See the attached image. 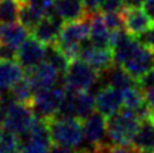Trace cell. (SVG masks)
I'll list each match as a JSON object with an SVG mask.
<instances>
[{
    "label": "cell",
    "instance_id": "f1b7e54d",
    "mask_svg": "<svg viewBox=\"0 0 154 153\" xmlns=\"http://www.w3.org/2000/svg\"><path fill=\"white\" fill-rule=\"evenodd\" d=\"M136 86L139 87L143 92L154 88V68L148 70V72L145 74H143L140 78H137L136 79Z\"/></svg>",
    "mask_w": 154,
    "mask_h": 153
},
{
    "label": "cell",
    "instance_id": "b9f144b4",
    "mask_svg": "<svg viewBox=\"0 0 154 153\" xmlns=\"http://www.w3.org/2000/svg\"><path fill=\"white\" fill-rule=\"evenodd\" d=\"M0 98H2V91H0Z\"/></svg>",
    "mask_w": 154,
    "mask_h": 153
},
{
    "label": "cell",
    "instance_id": "4dcf8cb0",
    "mask_svg": "<svg viewBox=\"0 0 154 153\" xmlns=\"http://www.w3.org/2000/svg\"><path fill=\"white\" fill-rule=\"evenodd\" d=\"M0 60H17V48L0 42Z\"/></svg>",
    "mask_w": 154,
    "mask_h": 153
},
{
    "label": "cell",
    "instance_id": "2e32d148",
    "mask_svg": "<svg viewBox=\"0 0 154 153\" xmlns=\"http://www.w3.org/2000/svg\"><path fill=\"white\" fill-rule=\"evenodd\" d=\"M89 24H91V33H89L91 42L101 47H109L111 30L106 24V20L103 18V13L102 12L89 13Z\"/></svg>",
    "mask_w": 154,
    "mask_h": 153
},
{
    "label": "cell",
    "instance_id": "7c38bea8",
    "mask_svg": "<svg viewBox=\"0 0 154 153\" xmlns=\"http://www.w3.org/2000/svg\"><path fill=\"white\" fill-rule=\"evenodd\" d=\"M24 72L26 75L31 79L36 92L55 87L60 75L59 70L46 60L31 69H24Z\"/></svg>",
    "mask_w": 154,
    "mask_h": 153
},
{
    "label": "cell",
    "instance_id": "277c9868",
    "mask_svg": "<svg viewBox=\"0 0 154 153\" xmlns=\"http://www.w3.org/2000/svg\"><path fill=\"white\" fill-rule=\"evenodd\" d=\"M65 97V88L63 87H52L48 89L35 92L32 98L31 107L37 117L50 120L57 115L60 106Z\"/></svg>",
    "mask_w": 154,
    "mask_h": 153
},
{
    "label": "cell",
    "instance_id": "484cf974",
    "mask_svg": "<svg viewBox=\"0 0 154 153\" xmlns=\"http://www.w3.org/2000/svg\"><path fill=\"white\" fill-rule=\"evenodd\" d=\"M46 61L51 63L55 68L59 70V73L61 74L63 76L66 73V70L69 68L70 61L66 59V56L59 50V48L55 45H48L47 50H46Z\"/></svg>",
    "mask_w": 154,
    "mask_h": 153
},
{
    "label": "cell",
    "instance_id": "f35d334b",
    "mask_svg": "<svg viewBox=\"0 0 154 153\" xmlns=\"http://www.w3.org/2000/svg\"><path fill=\"white\" fill-rule=\"evenodd\" d=\"M145 0H125L126 7H143Z\"/></svg>",
    "mask_w": 154,
    "mask_h": 153
},
{
    "label": "cell",
    "instance_id": "603a6c76",
    "mask_svg": "<svg viewBox=\"0 0 154 153\" xmlns=\"http://www.w3.org/2000/svg\"><path fill=\"white\" fill-rule=\"evenodd\" d=\"M12 97L15 102H20V103H26V105L31 106L32 98L35 96V87L32 84L31 79L24 74V76L22 79H19L12 88Z\"/></svg>",
    "mask_w": 154,
    "mask_h": 153
},
{
    "label": "cell",
    "instance_id": "d6986e66",
    "mask_svg": "<svg viewBox=\"0 0 154 153\" xmlns=\"http://www.w3.org/2000/svg\"><path fill=\"white\" fill-rule=\"evenodd\" d=\"M29 35V30H27L23 24L10 23L3 24L0 27V42L17 48L23 43Z\"/></svg>",
    "mask_w": 154,
    "mask_h": 153
},
{
    "label": "cell",
    "instance_id": "7a4b0ae2",
    "mask_svg": "<svg viewBox=\"0 0 154 153\" xmlns=\"http://www.w3.org/2000/svg\"><path fill=\"white\" fill-rule=\"evenodd\" d=\"M52 143L76 149L84 139L83 123L78 117H52L48 120Z\"/></svg>",
    "mask_w": 154,
    "mask_h": 153
},
{
    "label": "cell",
    "instance_id": "836d02e7",
    "mask_svg": "<svg viewBox=\"0 0 154 153\" xmlns=\"http://www.w3.org/2000/svg\"><path fill=\"white\" fill-rule=\"evenodd\" d=\"M83 3L85 4L88 12L93 13V12H98V10H101L103 0H83Z\"/></svg>",
    "mask_w": 154,
    "mask_h": 153
},
{
    "label": "cell",
    "instance_id": "8d00e7d4",
    "mask_svg": "<svg viewBox=\"0 0 154 153\" xmlns=\"http://www.w3.org/2000/svg\"><path fill=\"white\" fill-rule=\"evenodd\" d=\"M143 9L148 13V15L154 20V0H145L143 4Z\"/></svg>",
    "mask_w": 154,
    "mask_h": 153
},
{
    "label": "cell",
    "instance_id": "8fae6325",
    "mask_svg": "<svg viewBox=\"0 0 154 153\" xmlns=\"http://www.w3.org/2000/svg\"><path fill=\"white\" fill-rule=\"evenodd\" d=\"M83 134L84 140L89 143L91 147L101 145L106 143L107 138V117L101 112H93L83 121Z\"/></svg>",
    "mask_w": 154,
    "mask_h": 153
},
{
    "label": "cell",
    "instance_id": "4fadbf2b",
    "mask_svg": "<svg viewBox=\"0 0 154 153\" xmlns=\"http://www.w3.org/2000/svg\"><path fill=\"white\" fill-rule=\"evenodd\" d=\"M63 24H64V20L60 17H57L55 13H51V14L45 15L40 20V23L31 32L35 38H37L42 43H45L46 46L54 45L60 36Z\"/></svg>",
    "mask_w": 154,
    "mask_h": 153
},
{
    "label": "cell",
    "instance_id": "5b68a950",
    "mask_svg": "<svg viewBox=\"0 0 154 153\" xmlns=\"http://www.w3.org/2000/svg\"><path fill=\"white\" fill-rule=\"evenodd\" d=\"M37 116L35 115L33 110L29 105L20 102H12L9 106V110L7 114L4 126L12 130L18 136H24L29 133V130L33 126Z\"/></svg>",
    "mask_w": 154,
    "mask_h": 153
},
{
    "label": "cell",
    "instance_id": "4316f807",
    "mask_svg": "<svg viewBox=\"0 0 154 153\" xmlns=\"http://www.w3.org/2000/svg\"><path fill=\"white\" fill-rule=\"evenodd\" d=\"M48 148H50L48 145L42 144L40 142L24 138V142L20 143L18 153H48Z\"/></svg>",
    "mask_w": 154,
    "mask_h": 153
},
{
    "label": "cell",
    "instance_id": "cb8c5ba5",
    "mask_svg": "<svg viewBox=\"0 0 154 153\" xmlns=\"http://www.w3.org/2000/svg\"><path fill=\"white\" fill-rule=\"evenodd\" d=\"M22 0H0V23H17Z\"/></svg>",
    "mask_w": 154,
    "mask_h": 153
},
{
    "label": "cell",
    "instance_id": "60d3db41",
    "mask_svg": "<svg viewBox=\"0 0 154 153\" xmlns=\"http://www.w3.org/2000/svg\"><path fill=\"white\" fill-rule=\"evenodd\" d=\"M141 153H152V152H141Z\"/></svg>",
    "mask_w": 154,
    "mask_h": 153
},
{
    "label": "cell",
    "instance_id": "44dd1931",
    "mask_svg": "<svg viewBox=\"0 0 154 153\" xmlns=\"http://www.w3.org/2000/svg\"><path fill=\"white\" fill-rule=\"evenodd\" d=\"M107 74H108V84L121 92H124L125 89L130 88V87L136 86V80L128 73V70L120 67V65L115 64L107 72Z\"/></svg>",
    "mask_w": 154,
    "mask_h": 153
},
{
    "label": "cell",
    "instance_id": "d6a6232c",
    "mask_svg": "<svg viewBox=\"0 0 154 153\" xmlns=\"http://www.w3.org/2000/svg\"><path fill=\"white\" fill-rule=\"evenodd\" d=\"M10 103H12V101L8 100V98H0V128L4 126Z\"/></svg>",
    "mask_w": 154,
    "mask_h": 153
},
{
    "label": "cell",
    "instance_id": "f546056e",
    "mask_svg": "<svg viewBox=\"0 0 154 153\" xmlns=\"http://www.w3.org/2000/svg\"><path fill=\"white\" fill-rule=\"evenodd\" d=\"M126 7L125 0H103L101 12H121Z\"/></svg>",
    "mask_w": 154,
    "mask_h": 153
},
{
    "label": "cell",
    "instance_id": "e0dca14e",
    "mask_svg": "<svg viewBox=\"0 0 154 153\" xmlns=\"http://www.w3.org/2000/svg\"><path fill=\"white\" fill-rule=\"evenodd\" d=\"M133 145L140 152L154 153V116H148L140 120V125L134 136Z\"/></svg>",
    "mask_w": 154,
    "mask_h": 153
},
{
    "label": "cell",
    "instance_id": "74e56055",
    "mask_svg": "<svg viewBox=\"0 0 154 153\" xmlns=\"http://www.w3.org/2000/svg\"><path fill=\"white\" fill-rule=\"evenodd\" d=\"M103 144L101 145H96V147H89L88 149H82L80 153H104V148H103Z\"/></svg>",
    "mask_w": 154,
    "mask_h": 153
},
{
    "label": "cell",
    "instance_id": "6da1fadb",
    "mask_svg": "<svg viewBox=\"0 0 154 153\" xmlns=\"http://www.w3.org/2000/svg\"><path fill=\"white\" fill-rule=\"evenodd\" d=\"M139 125L140 117L135 111L120 110L107 117V139L112 144L131 145Z\"/></svg>",
    "mask_w": 154,
    "mask_h": 153
},
{
    "label": "cell",
    "instance_id": "9a60e30c",
    "mask_svg": "<svg viewBox=\"0 0 154 153\" xmlns=\"http://www.w3.org/2000/svg\"><path fill=\"white\" fill-rule=\"evenodd\" d=\"M54 13L64 22L84 19L89 15L83 0H55Z\"/></svg>",
    "mask_w": 154,
    "mask_h": 153
},
{
    "label": "cell",
    "instance_id": "ffe728a7",
    "mask_svg": "<svg viewBox=\"0 0 154 153\" xmlns=\"http://www.w3.org/2000/svg\"><path fill=\"white\" fill-rule=\"evenodd\" d=\"M46 13L37 8L36 5L31 4L27 0H22L20 3V9H19V23L23 24L27 30L32 31L35 27L40 23V20L45 17Z\"/></svg>",
    "mask_w": 154,
    "mask_h": 153
},
{
    "label": "cell",
    "instance_id": "52a82bcc",
    "mask_svg": "<svg viewBox=\"0 0 154 153\" xmlns=\"http://www.w3.org/2000/svg\"><path fill=\"white\" fill-rule=\"evenodd\" d=\"M79 59L84 60L92 68H94L98 73H107L115 65L113 51L109 47H101L94 43L83 45L80 50Z\"/></svg>",
    "mask_w": 154,
    "mask_h": 153
},
{
    "label": "cell",
    "instance_id": "5bb4252c",
    "mask_svg": "<svg viewBox=\"0 0 154 153\" xmlns=\"http://www.w3.org/2000/svg\"><path fill=\"white\" fill-rule=\"evenodd\" d=\"M124 105L122 92L113 88L112 86H104L100 89L98 95L96 96V108L98 112H101L103 116L109 117L121 110V106Z\"/></svg>",
    "mask_w": 154,
    "mask_h": 153
},
{
    "label": "cell",
    "instance_id": "d590c367",
    "mask_svg": "<svg viewBox=\"0 0 154 153\" xmlns=\"http://www.w3.org/2000/svg\"><path fill=\"white\" fill-rule=\"evenodd\" d=\"M144 96H145L146 106L149 107V110H150L152 115L154 116V88L145 91V92H144Z\"/></svg>",
    "mask_w": 154,
    "mask_h": 153
},
{
    "label": "cell",
    "instance_id": "83f0119b",
    "mask_svg": "<svg viewBox=\"0 0 154 153\" xmlns=\"http://www.w3.org/2000/svg\"><path fill=\"white\" fill-rule=\"evenodd\" d=\"M104 153H141L137 148L131 145H120V144H112L109 142H106L103 145Z\"/></svg>",
    "mask_w": 154,
    "mask_h": 153
},
{
    "label": "cell",
    "instance_id": "ac0fdd59",
    "mask_svg": "<svg viewBox=\"0 0 154 153\" xmlns=\"http://www.w3.org/2000/svg\"><path fill=\"white\" fill-rule=\"evenodd\" d=\"M26 72L22 65L15 60H0V88L10 89Z\"/></svg>",
    "mask_w": 154,
    "mask_h": 153
},
{
    "label": "cell",
    "instance_id": "e575fe53",
    "mask_svg": "<svg viewBox=\"0 0 154 153\" xmlns=\"http://www.w3.org/2000/svg\"><path fill=\"white\" fill-rule=\"evenodd\" d=\"M48 153H76V151L73 148H69V147L54 143L50 145V148H48Z\"/></svg>",
    "mask_w": 154,
    "mask_h": 153
},
{
    "label": "cell",
    "instance_id": "9c48e42d",
    "mask_svg": "<svg viewBox=\"0 0 154 153\" xmlns=\"http://www.w3.org/2000/svg\"><path fill=\"white\" fill-rule=\"evenodd\" d=\"M124 28L130 36L139 37L154 26V20L140 7H125L121 10Z\"/></svg>",
    "mask_w": 154,
    "mask_h": 153
},
{
    "label": "cell",
    "instance_id": "7402d4cb",
    "mask_svg": "<svg viewBox=\"0 0 154 153\" xmlns=\"http://www.w3.org/2000/svg\"><path fill=\"white\" fill-rule=\"evenodd\" d=\"M75 105V117L80 119L82 121L94 112L96 108V97L89 91H80L75 93L74 98Z\"/></svg>",
    "mask_w": 154,
    "mask_h": 153
},
{
    "label": "cell",
    "instance_id": "d4e9b609",
    "mask_svg": "<svg viewBox=\"0 0 154 153\" xmlns=\"http://www.w3.org/2000/svg\"><path fill=\"white\" fill-rule=\"evenodd\" d=\"M20 140L18 135L5 126L0 128V153H18Z\"/></svg>",
    "mask_w": 154,
    "mask_h": 153
},
{
    "label": "cell",
    "instance_id": "ab89813d",
    "mask_svg": "<svg viewBox=\"0 0 154 153\" xmlns=\"http://www.w3.org/2000/svg\"><path fill=\"white\" fill-rule=\"evenodd\" d=\"M152 51H153V56H154V47L152 48Z\"/></svg>",
    "mask_w": 154,
    "mask_h": 153
},
{
    "label": "cell",
    "instance_id": "8992f818",
    "mask_svg": "<svg viewBox=\"0 0 154 153\" xmlns=\"http://www.w3.org/2000/svg\"><path fill=\"white\" fill-rule=\"evenodd\" d=\"M89 33H91L89 15L84 19H79L74 22H64L60 36L54 45L83 46L87 38H89Z\"/></svg>",
    "mask_w": 154,
    "mask_h": 153
},
{
    "label": "cell",
    "instance_id": "30bf717a",
    "mask_svg": "<svg viewBox=\"0 0 154 153\" xmlns=\"http://www.w3.org/2000/svg\"><path fill=\"white\" fill-rule=\"evenodd\" d=\"M47 46L35 37H28L17 50V61L24 69H31L45 61Z\"/></svg>",
    "mask_w": 154,
    "mask_h": 153
},
{
    "label": "cell",
    "instance_id": "3957f363",
    "mask_svg": "<svg viewBox=\"0 0 154 153\" xmlns=\"http://www.w3.org/2000/svg\"><path fill=\"white\" fill-rule=\"evenodd\" d=\"M101 76L94 68L85 63L82 59L70 61L69 68L64 75V87L70 88L75 92L89 91Z\"/></svg>",
    "mask_w": 154,
    "mask_h": 153
},
{
    "label": "cell",
    "instance_id": "1f68e13d",
    "mask_svg": "<svg viewBox=\"0 0 154 153\" xmlns=\"http://www.w3.org/2000/svg\"><path fill=\"white\" fill-rule=\"evenodd\" d=\"M135 38H137L139 42H141L143 45L148 46L149 48H153L154 47V26L148 31H145L144 33H141L139 37H135Z\"/></svg>",
    "mask_w": 154,
    "mask_h": 153
},
{
    "label": "cell",
    "instance_id": "ba28073f",
    "mask_svg": "<svg viewBox=\"0 0 154 153\" xmlns=\"http://www.w3.org/2000/svg\"><path fill=\"white\" fill-rule=\"evenodd\" d=\"M120 67L125 68L128 73L136 80L143 74H145L148 70L154 68V56L152 48L139 42L137 46L134 48V51L130 54V56L126 59V61Z\"/></svg>",
    "mask_w": 154,
    "mask_h": 153
}]
</instances>
